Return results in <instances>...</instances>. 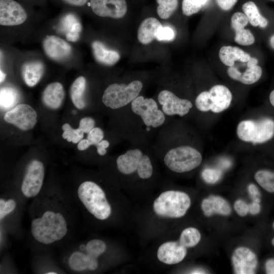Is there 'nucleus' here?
<instances>
[{
	"instance_id": "nucleus-1",
	"label": "nucleus",
	"mask_w": 274,
	"mask_h": 274,
	"mask_svg": "<svg viewBox=\"0 0 274 274\" xmlns=\"http://www.w3.org/2000/svg\"><path fill=\"white\" fill-rule=\"evenodd\" d=\"M31 233L39 243L48 245L63 238L68 231L65 217L59 211L47 209L32 219Z\"/></svg>"
},
{
	"instance_id": "nucleus-2",
	"label": "nucleus",
	"mask_w": 274,
	"mask_h": 274,
	"mask_svg": "<svg viewBox=\"0 0 274 274\" xmlns=\"http://www.w3.org/2000/svg\"><path fill=\"white\" fill-rule=\"evenodd\" d=\"M129 110L135 117L136 129L141 132L153 133V130L160 128L165 123L166 116L159 108L157 102L152 98L138 96L130 104Z\"/></svg>"
},
{
	"instance_id": "nucleus-3",
	"label": "nucleus",
	"mask_w": 274,
	"mask_h": 274,
	"mask_svg": "<svg viewBox=\"0 0 274 274\" xmlns=\"http://www.w3.org/2000/svg\"><path fill=\"white\" fill-rule=\"evenodd\" d=\"M161 149L165 150L163 156L165 165L176 173L190 172L198 167L202 160L201 153L190 145L161 146Z\"/></svg>"
},
{
	"instance_id": "nucleus-4",
	"label": "nucleus",
	"mask_w": 274,
	"mask_h": 274,
	"mask_svg": "<svg viewBox=\"0 0 274 274\" xmlns=\"http://www.w3.org/2000/svg\"><path fill=\"white\" fill-rule=\"evenodd\" d=\"M77 195L86 210L95 218L104 220L110 216L111 205L106 194L97 183L91 181L82 182L79 186Z\"/></svg>"
},
{
	"instance_id": "nucleus-5",
	"label": "nucleus",
	"mask_w": 274,
	"mask_h": 274,
	"mask_svg": "<svg viewBox=\"0 0 274 274\" xmlns=\"http://www.w3.org/2000/svg\"><path fill=\"white\" fill-rule=\"evenodd\" d=\"M190 205V198L186 193L168 190L161 193L155 199L153 208L158 216L178 218L186 214Z\"/></svg>"
},
{
	"instance_id": "nucleus-6",
	"label": "nucleus",
	"mask_w": 274,
	"mask_h": 274,
	"mask_svg": "<svg viewBox=\"0 0 274 274\" xmlns=\"http://www.w3.org/2000/svg\"><path fill=\"white\" fill-rule=\"evenodd\" d=\"M236 134L241 140L253 144L265 143L274 137V120L268 117L248 119L237 125Z\"/></svg>"
},
{
	"instance_id": "nucleus-7",
	"label": "nucleus",
	"mask_w": 274,
	"mask_h": 274,
	"mask_svg": "<svg viewBox=\"0 0 274 274\" xmlns=\"http://www.w3.org/2000/svg\"><path fill=\"white\" fill-rule=\"evenodd\" d=\"M106 248L104 241L98 239L90 240L85 245H82L79 250L71 253L68 265L75 271H93L98 267V258Z\"/></svg>"
},
{
	"instance_id": "nucleus-8",
	"label": "nucleus",
	"mask_w": 274,
	"mask_h": 274,
	"mask_svg": "<svg viewBox=\"0 0 274 274\" xmlns=\"http://www.w3.org/2000/svg\"><path fill=\"white\" fill-rule=\"evenodd\" d=\"M143 87L142 82L139 80H133L127 84H111L104 91L102 102L113 110L123 109L139 96Z\"/></svg>"
},
{
	"instance_id": "nucleus-9",
	"label": "nucleus",
	"mask_w": 274,
	"mask_h": 274,
	"mask_svg": "<svg viewBox=\"0 0 274 274\" xmlns=\"http://www.w3.org/2000/svg\"><path fill=\"white\" fill-rule=\"evenodd\" d=\"M232 99V93L226 86L217 84L209 91L200 92L195 98V106L200 112L220 113L229 108Z\"/></svg>"
},
{
	"instance_id": "nucleus-10",
	"label": "nucleus",
	"mask_w": 274,
	"mask_h": 274,
	"mask_svg": "<svg viewBox=\"0 0 274 274\" xmlns=\"http://www.w3.org/2000/svg\"><path fill=\"white\" fill-rule=\"evenodd\" d=\"M45 176L43 163L38 160H32L28 164L24 175L21 190L27 198H32L40 192Z\"/></svg>"
},
{
	"instance_id": "nucleus-11",
	"label": "nucleus",
	"mask_w": 274,
	"mask_h": 274,
	"mask_svg": "<svg viewBox=\"0 0 274 274\" xmlns=\"http://www.w3.org/2000/svg\"><path fill=\"white\" fill-rule=\"evenodd\" d=\"M157 100L160 108L165 116L178 115L181 117L188 114L193 107L189 99L181 98L168 90H162L158 94Z\"/></svg>"
},
{
	"instance_id": "nucleus-12",
	"label": "nucleus",
	"mask_w": 274,
	"mask_h": 274,
	"mask_svg": "<svg viewBox=\"0 0 274 274\" xmlns=\"http://www.w3.org/2000/svg\"><path fill=\"white\" fill-rule=\"evenodd\" d=\"M5 121L22 130L32 129L37 122V113L29 105L21 104L7 111Z\"/></svg>"
},
{
	"instance_id": "nucleus-13",
	"label": "nucleus",
	"mask_w": 274,
	"mask_h": 274,
	"mask_svg": "<svg viewBox=\"0 0 274 274\" xmlns=\"http://www.w3.org/2000/svg\"><path fill=\"white\" fill-rule=\"evenodd\" d=\"M27 18L23 8L14 0H0V24L15 26L23 23Z\"/></svg>"
},
{
	"instance_id": "nucleus-14",
	"label": "nucleus",
	"mask_w": 274,
	"mask_h": 274,
	"mask_svg": "<svg viewBox=\"0 0 274 274\" xmlns=\"http://www.w3.org/2000/svg\"><path fill=\"white\" fill-rule=\"evenodd\" d=\"M232 263L234 272L237 274L255 273L258 261L255 254L245 247L236 248L233 252Z\"/></svg>"
},
{
	"instance_id": "nucleus-15",
	"label": "nucleus",
	"mask_w": 274,
	"mask_h": 274,
	"mask_svg": "<svg viewBox=\"0 0 274 274\" xmlns=\"http://www.w3.org/2000/svg\"><path fill=\"white\" fill-rule=\"evenodd\" d=\"M90 4L94 14L102 17L120 18L127 10L125 0H90Z\"/></svg>"
},
{
	"instance_id": "nucleus-16",
	"label": "nucleus",
	"mask_w": 274,
	"mask_h": 274,
	"mask_svg": "<svg viewBox=\"0 0 274 274\" xmlns=\"http://www.w3.org/2000/svg\"><path fill=\"white\" fill-rule=\"evenodd\" d=\"M43 47L46 55L57 61L65 60L72 53L71 45L56 36H47L43 42Z\"/></svg>"
},
{
	"instance_id": "nucleus-17",
	"label": "nucleus",
	"mask_w": 274,
	"mask_h": 274,
	"mask_svg": "<svg viewBox=\"0 0 274 274\" xmlns=\"http://www.w3.org/2000/svg\"><path fill=\"white\" fill-rule=\"evenodd\" d=\"M186 254L187 248L179 241L164 243L159 246L157 252L158 260L169 265L180 263Z\"/></svg>"
},
{
	"instance_id": "nucleus-18",
	"label": "nucleus",
	"mask_w": 274,
	"mask_h": 274,
	"mask_svg": "<svg viewBox=\"0 0 274 274\" xmlns=\"http://www.w3.org/2000/svg\"><path fill=\"white\" fill-rule=\"evenodd\" d=\"M228 76L232 80L246 85H251L258 82L263 74V70L259 64L247 66L242 72L236 67L233 66L227 69Z\"/></svg>"
},
{
	"instance_id": "nucleus-19",
	"label": "nucleus",
	"mask_w": 274,
	"mask_h": 274,
	"mask_svg": "<svg viewBox=\"0 0 274 274\" xmlns=\"http://www.w3.org/2000/svg\"><path fill=\"white\" fill-rule=\"evenodd\" d=\"M64 95L62 84L59 82H53L48 85L44 90L42 100L46 107L55 110L61 106Z\"/></svg>"
},
{
	"instance_id": "nucleus-20",
	"label": "nucleus",
	"mask_w": 274,
	"mask_h": 274,
	"mask_svg": "<svg viewBox=\"0 0 274 274\" xmlns=\"http://www.w3.org/2000/svg\"><path fill=\"white\" fill-rule=\"evenodd\" d=\"M201 207L204 214L208 217L214 214L227 216L231 213L228 202L219 196L210 195L202 200Z\"/></svg>"
},
{
	"instance_id": "nucleus-21",
	"label": "nucleus",
	"mask_w": 274,
	"mask_h": 274,
	"mask_svg": "<svg viewBox=\"0 0 274 274\" xmlns=\"http://www.w3.org/2000/svg\"><path fill=\"white\" fill-rule=\"evenodd\" d=\"M219 57L225 65L230 67L234 66L236 61L247 62L251 56L236 46H224L219 50Z\"/></svg>"
},
{
	"instance_id": "nucleus-22",
	"label": "nucleus",
	"mask_w": 274,
	"mask_h": 274,
	"mask_svg": "<svg viewBox=\"0 0 274 274\" xmlns=\"http://www.w3.org/2000/svg\"><path fill=\"white\" fill-rule=\"evenodd\" d=\"M242 10L248 18L249 22L253 26L258 27L261 29H265L268 27V19L261 14L258 7L253 1H247L244 3Z\"/></svg>"
},
{
	"instance_id": "nucleus-23",
	"label": "nucleus",
	"mask_w": 274,
	"mask_h": 274,
	"mask_svg": "<svg viewBox=\"0 0 274 274\" xmlns=\"http://www.w3.org/2000/svg\"><path fill=\"white\" fill-rule=\"evenodd\" d=\"M162 26L160 21L154 17H149L141 23L138 31L139 42L144 45L150 44L156 39V33L158 28Z\"/></svg>"
},
{
	"instance_id": "nucleus-24",
	"label": "nucleus",
	"mask_w": 274,
	"mask_h": 274,
	"mask_svg": "<svg viewBox=\"0 0 274 274\" xmlns=\"http://www.w3.org/2000/svg\"><path fill=\"white\" fill-rule=\"evenodd\" d=\"M92 49L95 59L103 64L113 65L120 59V55L118 52L108 49L99 41L93 42Z\"/></svg>"
},
{
	"instance_id": "nucleus-25",
	"label": "nucleus",
	"mask_w": 274,
	"mask_h": 274,
	"mask_svg": "<svg viewBox=\"0 0 274 274\" xmlns=\"http://www.w3.org/2000/svg\"><path fill=\"white\" fill-rule=\"evenodd\" d=\"M43 72V64L40 61H32L23 65L22 74L26 84L33 87L41 79Z\"/></svg>"
},
{
	"instance_id": "nucleus-26",
	"label": "nucleus",
	"mask_w": 274,
	"mask_h": 274,
	"mask_svg": "<svg viewBox=\"0 0 274 274\" xmlns=\"http://www.w3.org/2000/svg\"><path fill=\"white\" fill-rule=\"evenodd\" d=\"M86 86V81L83 76L78 77L71 86V97L73 104L77 109H83L86 105L84 98Z\"/></svg>"
},
{
	"instance_id": "nucleus-27",
	"label": "nucleus",
	"mask_w": 274,
	"mask_h": 274,
	"mask_svg": "<svg viewBox=\"0 0 274 274\" xmlns=\"http://www.w3.org/2000/svg\"><path fill=\"white\" fill-rule=\"evenodd\" d=\"M254 178L258 184L266 191L274 192V172L261 169L256 172Z\"/></svg>"
},
{
	"instance_id": "nucleus-28",
	"label": "nucleus",
	"mask_w": 274,
	"mask_h": 274,
	"mask_svg": "<svg viewBox=\"0 0 274 274\" xmlns=\"http://www.w3.org/2000/svg\"><path fill=\"white\" fill-rule=\"evenodd\" d=\"M200 238V233L196 228L188 227L183 230L179 241L185 247L191 248L196 246Z\"/></svg>"
},
{
	"instance_id": "nucleus-29",
	"label": "nucleus",
	"mask_w": 274,
	"mask_h": 274,
	"mask_svg": "<svg viewBox=\"0 0 274 274\" xmlns=\"http://www.w3.org/2000/svg\"><path fill=\"white\" fill-rule=\"evenodd\" d=\"M158 6L157 13L162 19L169 18L177 10L178 0H156Z\"/></svg>"
},
{
	"instance_id": "nucleus-30",
	"label": "nucleus",
	"mask_w": 274,
	"mask_h": 274,
	"mask_svg": "<svg viewBox=\"0 0 274 274\" xmlns=\"http://www.w3.org/2000/svg\"><path fill=\"white\" fill-rule=\"evenodd\" d=\"M0 95L2 109H11L17 101L18 93L14 89L11 87L1 88Z\"/></svg>"
},
{
	"instance_id": "nucleus-31",
	"label": "nucleus",
	"mask_w": 274,
	"mask_h": 274,
	"mask_svg": "<svg viewBox=\"0 0 274 274\" xmlns=\"http://www.w3.org/2000/svg\"><path fill=\"white\" fill-rule=\"evenodd\" d=\"M62 138L68 142L76 144L83 139L84 133L79 128L74 129L68 123H64L62 126Z\"/></svg>"
},
{
	"instance_id": "nucleus-32",
	"label": "nucleus",
	"mask_w": 274,
	"mask_h": 274,
	"mask_svg": "<svg viewBox=\"0 0 274 274\" xmlns=\"http://www.w3.org/2000/svg\"><path fill=\"white\" fill-rule=\"evenodd\" d=\"M234 32V40L237 44L242 46H250L255 43V37L249 29L244 28Z\"/></svg>"
},
{
	"instance_id": "nucleus-33",
	"label": "nucleus",
	"mask_w": 274,
	"mask_h": 274,
	"mask_svg": "<svg viewBox=\"0 0 274 274\" xmlns=\"http://www.w3.org/2000/svg\"><path fill=\"white\" fill-rule=\"evenodd\" d=\"M248 23V19L243 12H236L231 16L230 24L234 31L245 28Z\"/></svg>"
},
{
	"instance_id": "nucleus-34",
	"label": "nucleus",
	"mask_w": 274,
	"mask_h": 274,
	"mask_svg": "<svg viewBox=\"0 0 274 274\" xmlns=\"http://www.w3.org/2000/svg\"><path fill=\"white\" fill-rule=\"evenodd\" d=\"M222 172L217 168H206L201 173L203 181L208 184H215L221 179Z\"/></svg>"
},
{
	"instance_id": "nucleus-35",
	"label": "nucleus",
	"mask_w": 274,
	"mask_h": 274,
	"mask_svg": "<svg viewBox=\"0 0 274 274\" xmlns=\"http://www.w3.org/2000/svg\"><path fill=\"white\" fill-rule=\"evenodd\" d=\"M202 8L195 0H183L182 3V12L187 16H191L198 13Z\"/></svg>"
},
{
	"instance_id": "nucleus-36",
	"label": "nucleus",
	"mask_w": 274,
	"mask_h": 274,
	"mask_svg": "<svg viewBox=\"0 0 274 274\" xmlns=\"http://www.w3.org/2000/svg\"><path fill=\"white\" fill-rule=\"evenodd\" d=\"M16 202L13 199H0V219L2 220L7 215L11 213L15 209Z\"/></svg>"
},
{
	"instance_id": "nucleus-37",
	"label": "nucleus",
	"mask_w": 274,
	"mask_h": 274,
	"mask_svg": "<svg viewBox=\"0 0 274 274\" xmlns=\"http://www.w3.org/2000/svg\"><path fill=\"white\" fill-rule=\"evenodd\" d=\"M175 31L170 27L160 26L156 33V39L159 41H173L175 38Z\"/></svg>"
},
{
	"instance_id": "nucleus-38",
	"label": "nucleus",
	"mask_w": 274,
	"mask_h": 274,
	"mask_svg": "<svg viewBox=\"0 0 274 274\" xmlns=\"http://www.w3.org/2000/svg\"><path fill=\"white\" fill-rule=\"evenodd\" d=\"M104 132L102 129L98 127H94L88 133L87 139L91 146H97L99 143L104 140Z\"/></svg>"
},
{
	"instance_id": "nucleus-39",
	"label": "nucleus",
	"mask_w": 274,
	"mask_h": 274,
	"mask_svg": "<svg viewBox=\"0 0 274 274\" xmlns=\"http://www.w3.org/2000/svg\"><path fill=\"white\" fill-rule=\"evenodd\" d=\"M82 30V25L80 22H75L71 28L65 33L66 39L68 41L75 42L80 38V33Z\"/></svg>"
},
{
	"instance_id": "nucleus-40",
	"label": "nucleus",
	"mask_w": 274,
	"mask_h": 274,
	"mask_svg": "<svg viewBox=\"0 0 274 274\" xmlns=\"http://www.w3.org/2000/svg\"><path fill=\"white\" fill-rule=\"evenodd\" d=\"M78 21V19L75 15L71 13L67 14L64 16L61 21V28L66 33L71 28L73 24Z\"/></svg>"
},
{
	"instance_id": "nucleus-41",
	"label": "nucleus",
	"mask_w": 274,
	"mask_h": 274,
	"mask_svg": "<svg viewBox=\"0 0 274 274\" xmlns=\"http://www.w3.org/2000/svg\"><path fill=\"white\" fill-rule=\"evenodd\" d=\"M94 120L89 117L82 118L79 122V128L85 133H88L95 126Z\"/></svg>"
},
{
	"instance_id": "nucleus-42",
	"label": "nucleus",
	"mask_w": 274,
	"mask_h": 274,
	"mask_svg": "<svg viewBox=\"0 0 274 274\" xmlns=\"http://www.w3.org/2000/svg\"><path fill=\"white\" fill-rule=\"evenodd\" d=\"M234 208L240 216H245L249 213L248 204L242 199H238L235 202Z\"/></svg>"
},
{
	"instance_id": "nucleus-43",
	"label": "nucleus",
	"mask_w": 274,
	"mask_h": 274,
	"mask_svg": "<svg viewBox=\"0 0 274 274\" xmlns=\"http://www.w3.org/2000/svg\"><path fill=\"white\" fill-rule=\"evenodd\" d=\"M219 8L224 11L231 10L237 3L238 0H215Z\"/></svg>"
},
{
	"instance_id": "nucleus-44",
	"label": "nucleus",
	"mask_w": 274,
	"mask_h": 274,
	"mask_svg": "<svg viewBox=\"0 0 274 274\" xmlns=\"http://www.w3.org/2000/svg\"><path fill=\"white\" fill-rule=\"evenodd\" d=\"M248 190L253 201L259 203L260 193L257 187L254 184H250L248 186Z\"/></svg>"
},
{
	"instance_id": "nucleus-45",
	"label": "nucleus",
	"mask_w": 274,
	"mask_h": 274,
	"mask_svg": "<svg viewBox=\"0 0 274 274\" xmlns=\"http://www.w3.org/2000/svg\"><path fill=\"white\" fill-rule=\"evenodd\" d=\"M110 146V143L107 140H102L96 147V151L100 156H104L107 152V149Z\"/></svg>"
},
{
	"instance_id": "nucleus-46",
	"label": "nucleus",
	"mask_w": 274,
	"mask_h": 274,
	"mask_svg": "<svg viewBox=\"0 0 274 274\" xmlns=\"http://www.w3.org/2000/svg\"><path fill=\"white\" fill-rule=\"evenodd\" d=\"M249 213L255 215L258 214L260 211V205L259 202L253 201L251 203L248 204Z\"/></svg>"
},
{
	"instance_id": "nucleus-47",
	"label": "nucleus",
	"mask_w": 274,
	"mask_h": 274,
	"mask_svg": "<svg viewBox=\"0 0 274 274\" xmlns=\"http://www.w3.org/2000/svg\"><path fill=\"white\" fill-rule=\"evenodd\" d=\"M91 146V144L87 139H83L78 143L77 148L80 151H84Z\"/></svg>"
},
{
	"instance_id": "nucleus-48",
	"label": "nucleus",
	"mask_w": 274,
	"mask_h": 274,
	"mask_svg": "<svg viewBox=\"0 0 274 274\" xmlns=\"http://www.w3.org/2000/svg\"><path fill=\"white\" fill-rule=\"evenodd\" d=\"M266 272L268 274H274V259L267 260L265 263Z\"/></svg>"
},
{
	"instance_id": "nucleus-49",
	"label": "nucleus",
	"mask_w": 274,
	"mask_h": 274,
	"mask_svg": "<svg viewBox=\"0 0 274 274\" xmlns=\"http://www.w3.org/2000/svg\"><path fill=\"white\" fill-rule=\"evenodd\" d=\"M67 4L75 6H82L84 5L87 2V0H63Z\"/></svg>"
},
{
	"instance_id": "nucleus-50",
	"label": "nucleus",
	"mask_w": 274,
	"mask_h": 274,
	"mask_svg": "<svg viewBox=\"0 0 274 274\" xmlns=\"http://www.w3.org/2000/svg\"><path fill=\"white\" fill-rule=\"evenodd\" d=\"M246 63H247V66H252L258 64L259 60L256 57H251L249 59V60Z\"/></svg>"
},
{
	"instance_id": "nucleus-51",
	"label": "nucleus",
	"mask_w": 274,
	"mask_h": 274,
	"mask_svg": "<svg viewBox=\"0 0 274 274\" xmlns=\"http://www.w3.org/2000/svg\"><path fill=\"white\" fill-rule=\"evenodd\" d=\"M268 98L270 104L274 108V89L270 91Z\"/></svg>"
},
{
	"instance_id": "nucleus-52",
	"label": "nucleus",
	"mask_w": 274,
	"mask_h": 274,
	"mask_svg": "<svg viewBox=\"0 0 274 274\" xmlns=\"http://www.w3.org/2000/svg\"><path fill=\"white\" fill-rule=\"evenodd\" d=\"M269 45L271 48L274 50V33L271 35L269 40Z\"/></svg>"
},
{
	"instance_id": "nucleus-53",
	"label": "nucleus",
	"mask_w": 274,
	"mask_h": 274,
	"mask_svg": "<svg viewBox=\"0 0 274 274\" xmlns=\"http://www.w3.org/2000/svg\"><path fill=\"white\" fill-rule=\"evenodd\" d=\"M6 75L4 73L2 70L0 71V82L1 83L3 82L5 78H6Z\"/></svg>"
},
{
	"instance_id": "nucleus-54",
	"label": "nucleus",
	"mask_w": 274,
	"mask_h": 274,
	"mask_svg": "<svg viewBox=\"0 0 274 274\" xmlns=\"http://www.w3.org/2000/svg\"><path fill=\"white\" fill-rule=\"evenodd\" d=\"M195 1L203 7L207 4L209 0H195Z\"/></svg>"
},
{
	"instance_id": "nucleus-55",
	"label": "nucleus",
	"mask_w": 274,
	"mask_h": 274,
	"mask_svg": "<svg viewBox=\"0 0 274 274\" xmlns=\"http://www.w3.org/2000/svg\"><path fill=\"white\" fill-rule=\"evenodd\" d=\"M205 271L202 270H200V269H196V270H193L191 273H205Z\"/></svg>"
},
{
	"instance_id": "nucleus-56",
	"label": "nucleus",
	"mask_w": 274,
	"mask_h": 274,
	"mask_svg": "<svg viewBox=\"0 0 274 274\" xmlns=\"http://www.w3.org/2000/svg\"><path fill=\"white\" fill-rule=\"evenodd\" d=\"M46 273H47V274H56V273H57V272H56L55 271H49V272H46Z\"/></svg>"
},
{
	"instance_id": "nucleus-57",
	"label": "nucleus",
	"mask_w": 274,
	"mask_h": 274,
	"mask_svg": "<svg viewBox=\"0 0 274 274\" xmlns=\"http://www.w3.org/2000/svg\"><path fill=\"white\" fill-rule=\"evenodd\" d=\"M271 244L274 246V238L271 241Z\"/></svg>"
},
{
	"instance_id": "nucleus-58",
	"label": "nucleus",
	"mask_w": 274,
	"mask_h": 274,
	"mask_svg": "<svg viewBox=\"0 0 274 274\" xmlns=\"http://www.w3.org/2000/svg\"><path fill=\"white\" fill-rule=\"evenodd\" d=\"M269 1H272V2H274V0H269Z\"/></svg>"
},
{
	"instance_id": "nucleus-59",
	"label": "nucleus",
	"mask_w": 274,
	"mask_h": 274,
	"mask_svg": "<svg viewBox=\"0 0 274 274\" xmlns=\"http://www.w3.org/2000/svg\"><path fill=\"white\" fill-rule=\"evenodd\" d=\"M273 228H274V223H273Z\"/></svg>"
}]
</instances>
